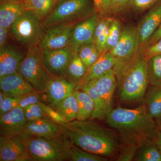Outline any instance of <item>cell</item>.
<instances>
[{"mask_svg": "<svg viewBox=\"0 0 161 161\" xmlns=\"http://www.w3.org/2000/svg\"><path fill=\"white\" fill-rule=\"evenodd\" d=\"M106 119L110 126L119 132L123 143L140 147L149 141L155 142L158 135L156 121L144 104L134 109L121 107L113 109Z\"/></svg>", "mask_w": 161, "mask_h": 161, "instance_id": "6da1fadb", "label": "cell"}, {"mask_svg": "<svg viewBox=\"0 0 161 161\" xmlns=\"http://www.w3.org/2000/svg\"><path fill=\"white\" fill-rule=\"evenodd\" d=\"M63 128V136L87 152L107 157L114 155L118 149V136L99 124L76 119Z\"/></svg>", "mask_w": 161, "mask_h": 161, "instance_id": "7a4b0ae2", "label": "cell"}, {"mask_svg": "<svg viewBox=\"0 0 161 161\" xmlns=\"http://www.w3.org/2000/svg\"><path fill=\"white\" fill-rule=\"evenodd\" d=\"M113 69L121 101L132 102L143 98L150 84L147 60L142 53H138L127 62L116 64Z\"/></svg>", "mask_w": 161, "mask_h": 161, "instance_id": "3957f363", "label": "cell"}, {"mask_svg": "<svg viewBox=\"0 0 161 161\" xmlns=\"http://www.w3.org/2000/svg\"><path fill=\"white\" fill-rule=\"evenodd\" d=\"M117 84L115 72L112 69L90 80L77 90L86 92L95 102V110L90 119H106L113 109V96Z\"/></svg>", "mask_w": 161, "mask_h": 161, "instance_id": "277c9868", "label": "cell"}, {"mask_svg": "<svg viewBox=\"0 0 161 161\" xmlns=\"http://www.w3.org/2000/svg\"><path fill=\"white\" fill-rule=\"evenodd\" d=\"M95 12L93 0H58L43 24L47 28L57 24L77 23Z\"/></svg>", "mask_w": 161, "mask_h": 161, "instance_id": "5b68a950", "label": "cell"}, {"mask_svg": "<svg viewBox=\"0 0 161 161\" xmlns=\"http://www.w3.org/2000/svg\"><path fill=\"white\" fill-rule=\"evenodd\" d=\"M17 72L37 92L41 94L44 92L50 82L55 77L45 66L42 51L38 46L27 50L26 54L19 65Z\"/></svg>", "mask_w": 161, "mask_h": 161, "instance_id": "8992f818", "label": "cell"}, {"mask_svg": "<svg viewBox=\"0 0 161 161\" xmlns=\"http://www.w3.org/2000/svg\"><path fill=\"white\" fill-rule=\"evenodd\" d=\"M12 37L21 46L28 49L38 46L46 27L34 12L26 10L9 27Z\"/></svg>", "mask_w": 161, "mask_h": 161, "instance_id": "52a82bcc", "label": "cell"}, {"mask_svg": "<svg viewBox=\"0 0 161 161\" xmlns=\"http://www.w3.org/2000/svg\"><path fill=\"white\" fill-rule=\"evenodd\" d=\"M24 139L31 161L69 160L63 136L59 137L31 136Z\"/></svg>", "mask_w": 161, "mask_h": 161, "instance_id": "ba28073f", "label": "cell"}, {"mask_svg": "<svg viewBox=\"0 0 161 161\" xmlns=\"http://www.w3.org/2000/svg\"><path fill=\"white\" fill-rule=\"evenodd\" d=\"M139 40L137 28L131 26L123 27L119 41L110 51L116 64L125 63L138 53Z\"/></svg>", "mask_w": 161, "mask_h": 161, "instance_id": "9c48e42d", "label": "cell"}, {"mask_svg": "<svg viewBox=\"0 0 161 161\" xmlns=\"http://www.w3.org/2000/svg\"><path fill=\"white\" fill-rule=\"evenodd\" d=\"M76 23L57 24L46 28L38 47L41 50L61 49L70 46L73 27Z\"/></svg>", "mask_w": 161, "mask_h": 161, "instance_id": "30bf717a", "label": "cell"}, {"mask_svg": "<svg viewBox=\"0 0 161 161\" xmlns=\"http://www.w3.org/2000/svg\"><path fill=\"white\" fill-rule=\"evenodd\" d=\"M161 23V0L150 8L139 23L137 28L138 53H143L149 40Z\"/></svg>", "mask_w": 161, "mask_h": 161, "instance_id": "8fae6325", "label": "cell"}, {"mask_svg": "<svg viewBox=\"0 0 161 161\" xmlns=\"http://www.w3.org/2000/svg\"><path fill=\"white\" fill-rule=\"evenodd\" d=\"M0 161H31L23 136L1 135Z\"/></svg>", "mask_w": 161, "mask_h": 161, "instance_id": "7c38bea8", "label": "cell"}, {"mask_svg": "<svg viewBox=\"0 0 161 161\" xmlns=\"http://www.w3.org/2000/svg\"><path fill=\"white\" fill-rule=\"evenodd\" d=\"M41 51L44 64L50 73L54 77H65L67 69L74 53L72 47Z\"/></svg>", "mask_w": 161, "mask_h": 161, "instance_id": "4fadbf2b", "label": "cell"}, {"mask_svg": "<svg viewBox=\"0 0 161 161\" xmlns=\"http://www.w3.org/2000/svg\"><path fill=\"white\" fill-rule=\"evenodd\" d=\"M77 86L64 77H55L42 93V99L54 108L58 103L72 95Z\"/></svg>", "mask_w": 161, "mask_h": 161, "instance_id": "5bb4252c", "label": "cell"}, {"mask_svg": "<svg viewBox=\"0 0 161 161\" xmlns=\"http://www.w3.org/2000/svg\"><path fill=\"white\" fill-rule=\"evenodd\" d=\"M100 15L95 12L89 17L74 25L70 46L74 53H78L79 47L84 43L94 42V36Z\"/></svg>", "mask_w": 161, "mask_h": 161, "instance_id": "9a60e30c", "label": "cell"}, {"mask_svg": "<svg viewBox=\"0 0 161 161\" xmlns=\"http://www.w3.org/2000/svg\"><path fill=\"white\" fill-rule=\"evenodd\" d=\"M63 127L53 121L47 116L33 121H27L21 136L59 137L63 136Z\"/></svg>", "mask_w": 161, "mask_h": 161, "instance_id": "2e32d148", "label": "cell"}, {"mask_svg": "<svg viewBox=\"0 0 161 161\" xmlns=\"http://www.w3.org/2000/svg\"><path fill=\"white\" fill-rule=\"evenodd\" d=\"M23 109L18 106L0 115V134L21 136L27 123Z\"/></svg>", "mask_w": 161, "mask_h": 161, "instance_id": "e0dca14e", "label": "cell"}, {"mask_svg": "<svg viewBox=\"0 0 161 161\" xmlns=\"http://www.w3.org/2000/svg\"><path fill=\"white\" fill-rule=\"evenodd\" d=\"M0 89L4 95L14 98H22L36 92L18 72L1 78Z\"/></svg>", "mask_w": 161, "mask_h": 161, "instance_id": "ac0fdd59", "label": "cell"}, {"mask_svg": "<svg viewBox=\"0 0 161 161\" xmlns=\"http://www.w3.org/2000/svg\"><path fill=\"white\" fill-rule=\"evenodd\" d=\"M25 56L18 47L12 44H7L0 48V79L17 72Z\"/></svg>", "mask_w": 161, "mask_h": 161, "instance_id": "d6986e66", "label": "cell"}, {"mask_svg": "<svg viewBox=\"0 0 161 161\" xmlns=\"http://www.w3.org/2000/svg\"><path fill=\"white\" fill-rule=\"evenodd\" d=\"M24 2L13 0L0 2V26L9 28L19 16L26 10Z\"/></svg>", "mask_w": 161, "mask_h": 161, "instance_id": "ffe728a7", "label": "cell"}, {"mask_svg": "<svg viewBox=\"0 0 161 161\" xmlns=\"http://www.w3.org/2000/svg\"><path fill=\"white\" fill-rule=\"evenodd\" d=\"M116 64V60L110 52H106L103 54L86 72V75L78 84L76 90L90 80L98 78L110 70L113 69Z\"/></svg>", "mask_w": 161, "mask_h": 161, "instance_id": "44dd1931", "label": "cell"}, {"mask_svg": "<svg viewBox=\"0 0 161 161\" xmlns=\"http://www.w3.org/2000/svg\"><path fill=\"white\" fill-rule=\"evenodd\" d=\"M143 99L153 118L155 120L161 118V86L150 85Z\"/></svg>", "mask_w": 161, "mask_h": 161, "instance_id": "7402d4cb", "label": "cell"}, {"mask_svg": "<svg viewBox=\"0 0 161 161\" xmlns=\"http://www.w3.org/2000/svg\"><path fill=\"white\" fill-rule=\"evenodd\" d=\"M112 19H113L110 17L100 15L98 24L95 28L94 36V43L101 55L107 52V39L110 24Z\"/></svg>", "mask_w": 161, "mask_h": 161, "instance_id": "603a6c76", "label": "cell"}, {"mask_svg": "<svg viewBox=\"0 0 161 161\" xmlns=\"http://www.w3.org/2000/svg\"><path fill=\"white\" fill-rule=\"evenodd\" d=\"M73 94L78 102L77 120H86L91 118L95 108V102L92 97L82 90H76Z\"/></svg>", "mask_w": 161, "mask_h": 161, "instance_id": "cb8c5ba5", "label": "cell"}, {"mask_svg": "<svg viewBox=\"0 0 161 161\" xmlns=\"http://www.w3.org/2000/svg\"><path fill=\"white\" fill-rule=\"evenodd\" d=\"M86 72L78 53H74L67 69L65 77L77 87L84 78Z\"/></svg>", "mask_w": 161, "mask_h": 161, "instance_id": "d4e9b609", "label": "cell"}, {"mask_svg": "<svg viewBox=\"0 0 161 161\" xmlns=\"http://www.w3.org/2000/svg\"><path fill=\"white\" fill-rule=\"evenodd\" d=\"M54 109L69 122L76 120L78 112V100L74 94H72L60 102Z\"/></svg>", "mask_w": 161, "mask_h": 161, "instance_id": "484cf974", "label": "cell"}, {"mask_svg": "<svg viewBox=\"0 0 161 161\" xmlns=\"http://www.w3.org/2000/svg\"><path fill=\"white\" fill-rule=\"evenodd\" d=\"M58 0H26V10L34 12L40 19H44L53 9Z\"/></svg>", "mask_w": 161, "mask_h": 161, "instance_id": "4316f807", "label": "cell"}, {"mask_svg": "<svg viewBox=\"0 0 161 161\" xmlns=\"http://www.w3.org/2000/svg\"><path fill=\"white\" fill-rule=\"evenodd\" d=\"M69 154V160L71 161H107V157L97 155L83 150L71 142L64 137Z\"/></svg>", "mask_w": 161, "mask_h": 161, "instance_id": "83f0119b", "label": "cell"}, {"mask_svg": "<svg viewBox=\"0 0 161 161\" xmlns=\"http://www.w3.org/2000/svg\"><path fill=\"white\" fill-rule=\"evenodd\" d=\"M134 160L161 161V153L154 142L149 141L140 146Z\"/></svg>", "mask_w": 161, "mask_h": 161, "instance_id": "f1b7e54d", "label": "cell"}, {"mask_svg": "<svg viewBox=\"0 0 161 161\" xmlns=\"http://www.w3.org/2000/svg\"><path fill=\"white\" fill-rule=\"evenodd\" d=\"M147 71L150 85L161 86V54L147 60Z\"/></svg>", "mask_w": 161, "mask_h": 161, "instance_id": "f546056e", "label": "cell"}, {"mask_svg": "<svg viewBox=\"0 0 161 161\" xmlns=\"http://www.w3.org/2000/svg\"><path fill=\"white\" fill-rule=\"evenodd\" d=\"M122 28L120 22L118 20L113 19L110 24L108 35L107 39V52L111 51L118 43L121 35Z\"/></svg>", "mask_w": 161, "mask_h": 161, "instance_id": "4dcf8cb0", "label": "cell"}, {"mask_svg": "<svg viewBox=\"0 0 161 161\" xmlns=\"http://www.w3.org/2000/svg\"><path fill=\"white\" fill-rule=\"evenodd\" d=\"M123 146L117 158L118 161H130L134 159L139 147L136 144L123 143Z\"/></svg>", "mask_w": 161, "mask_h": 161, "instance_id": "1f68e13d", "label": "cell"}, {"mask_svg": "<svg viewBox=\"0 0 161 161\" xmlns=\"http://www.w3.org/2000/svg\"><path fill=\"white\" fill-rule=\"evenodd\" d=\"M23 111L27 121L37 120L47 116L39 103L28 106L23 109Z\"/></svg>", "mask_w": 161, "mask_h": 161, "instance_id": "d6a6232c", "label": "cell"}, {"mask_svg": "<svg viewBox=\"0 0 161 161\" xmlns=\"http://www.w3.org/2000/svg\"><path fill=\"white\" fill-rule=\"evenodd\" d=\"M39 104L45 112L47 116L53 121L62 127L65 126L68 124L69 122L51 107L46 105L42 102H40Z\"/></svg>", "mask_w": 161, "mask_h": 161, "instance_id": "836d02e7", "label": "cell"}, {"mask_svg": "<svg viewBox=\"0 0 161 161\" xmlns=\"http://www.w3.org/2000/svg\"><path fill=\"white\" fill-rule=\"evenodd\" d=\"M160 0H130L128 7L137 13L150 9Z\"/></svg>", "mask_w": 161, "mask_h": 161, "instance_id": "e575fe53", "label": "cell"}, {"mask_svg": "<svg viewBox=\"0 0 161 161\" xmlns=\"http://www.w3.org/2000/svg\"><path fill=\"white\" fill-rule=\"evenodd\" d=\"M96 12L101 16L112 14L111 0H93Z\"/></svg>", "mask_w": 161, "mask_h": 161, "instance_id": "d590c367", "label": "cell"}, {"mask_svg": "<svg viewBox=\"0 0 161 161\" xmlns=\"http://www.w3.org/2000/svg\"><path fill=\"white\" fill-rule=\"evenodd\" d=\"M23 97L14 98L4 94L3 103L2 106H0V115H3L16 107H18L20 101Z\"/></svg>", "mask_w": 161, "mask_h": 161, "instance_id": "8d00e7d4", "label": "cell"}, {"mask_svg": "<svg viewBox=\"0 0 161 161\" xmlns=\"http://www.w3.org/2000/svg\"><path fill=\"white\" fill-rule=\"evenodd\" d=\"M41 93L37 92H33L29 95L24 96L21 100L18 106L24 109L31 105L39 103L42 102V95Z\"/></svg>", "mask_w": 161, "mask_h": 161, "instance_id": "74e56055", "label": "cell"}, {"mask_svg": "<svg viewBox=\"0 0 161 161\" xmlns=\"http://www.w3.org/2000/svg\"><path fill=\"white\" fill-rule=\"evenodd\" d=\"M96 48L94 42L84 43L79 47L78 49V54L82 60L84 64L92 55L95 48Z\"/></svg>", "mask_w": 161, "mask_h": 161, "instance_id": "f35d334b", "label": "cell"}, {"mask_svg": "<svg viewBox=\"0 0 161 161\" xmlns=\"http://www.w3.org/2000/svg\"><path fill=\"white\" fill-rule=\"evenodd\" d=\"M142 53L147 60L155 55L161 54V38L154 44L147 47Z\"/></svg>", "mask_w": 161, "mask_h": 161, "instance_id": "ab89813d", "label": "cell"}, {"mask_svg": "<svg viewBox=\"0 0 161 161\" xmlns=\"http://www.w3.org/2000/svg\"><path fill=\"white\" fill-rule=\"evenodd\" d=\"M130 0H111L112 13L113 14H119L128 8Z\"/></svg>", "mask_w": 161, "mask_h": 161, "instance_id": "60d3db41", "label": "cell"}, {"mask_svg": "<svg viewBox=\"0 0 161 161\" xmlns=\"http://www.w3.org/2000/svg\"><path fill=\"white\" fill-rule=\"evenodd\" d=\"M100 53L98 52L97 48H95L94 51L90 56L89 58L86 60V62L84 64L85 67L86 69V72L92 67V65L97 61L99 59L101 56Z\"/></svg>", "mask_w": 161, "mask_h": 161, "instance_id": "b9f144b4", "label": "cell"}, {"mask_svg": "<svg viewBox=\"0 0 161 161\" xmlns=\"http://www.w3.org/2000/svg\"><path fill=\"white\" fill-rule=\"evenodd\" d=\"M9 28L0 26V48L6 45L8 40Z\"/></svg>", "mask_w": 161, "mask_h": 161, "instance_id": "7bdbcfd3", "label": "cell"}, {"mask_svg": "<svg viewBox=\"0 0 161 161\" xmlns=\"http://www.w3.org/2000/svg\"><path fill=\"white\" fill-rule=\"evenodd\" d=\"M160 38H161V23L158 29L154 32V33L150 38L147 47L150 46V45L154 44L156 42H157Z\"/></svg>", "mask_w": 161, "mask_h": 161, "instance_id": "ee69618b", "label": "cell"}, {"mask_svg": "<svg viewBox=\"0 0 161 161\" xmlns=\"http://www.w3.org/2000/svg\"><path fill=\"white\" fill-rule=\"evenodd\" d=\"M161 153V133L159 132L158 135L154 142Z\"/></svg>", "mask_w": 161, "mask_h": 161, "instance_id": "f6af8a7d", "label": "cell"}, {"mask_svg": "<svg viewBox=\"0 0 161 161\" xmlns=\"http://www.w3.org/2000/svg\"><path fill=\"white\" fill-rule=\"evenodd\" d=\"M159 132L161 133V118L155 120Z\"/></svg>", "mask_w": 161, "mask_h": 161, "instance_id": "bcb514c9", "label": "cell"}, {"mask_svg": "<svg viewBox=\"0 0 161 161\" xmlns=\"http://www.w3.org/2000/svg\"><path fill=\"white\" fill-rule=\"evenodd\" d=\"M1 1H4V0H1ZM13 1H19V2H24L26 0H13Z\"/></svg>", "mask_w": 161, "mask_h": 161, "instance_id": "7dc6e473", "label": "cell"}]
</instances>
